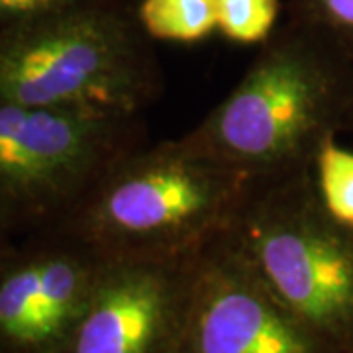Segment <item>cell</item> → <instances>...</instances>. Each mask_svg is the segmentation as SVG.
Masks as SVG:
<instances>
[{"label":"cell","mask_w":353,"mask_h":353,"mask_svg":"<svg viewBox=\"0 0 353 353\" xmlns=\"http://www.w3.org/2000/svg\"><path fill=\"white\" fill-rule=\"evenodd\" d=\"M352 61L328 39L289 20L185 136L252 179L312 169L322 145L347 126Z\"/></svg>","instance_id":"cell-1"},{"label":"cell","mask_w":353,"mask_h":353,"mask_svg":"<svg viewBox=\"0 0 353 353\" xmlns=\"http://www.w3.org/2000/svg\"><path fill=\"white\" fill-rule=\"evenodd\" d=\"M163 71L130 0H71L0 26V99L141 116Z\"/></svg>","instance_id":"cell-2"},{"label":"cell","mask_w":353,"mask_h":353,"mask_svg":"<svg viewBox=\"0 0 353 353\" xmlns=\"http://www.w3.org/2000/svg\"><path fill=\"white\" fill-rule=\"evenodd\" d=\"M252 176L176 139L116 159L63 228L106 255H183L230 230Z\"/></svg>","instance_id":"cell-3"},{"label":"cell","mask_w":353,"mask_h":353,"mask_svg":"<svg viewBox=\"0 0 353 353\" xmlns=\"http://www.w3.org/2000/svg\"><path fill=\"white\" fill-rule=\"evenodd\" d=\"M228 234L292 314L353 353V226L324 206L314 167L253 179Z\"/></svg>","instance_id":"cell-4"},{"label":"cell","mask_w":353,"mask_h":353,"mask_svg":"<svg viewBox=\"0 0 353 353\" xmlns=\"http://www.w3.org/2000/svg\"><path fill=\"white\" fill-rule=\"evenodd\" d=\"M145 141L143 114L0 99V222L16 238L63 226L108 167Z\"/></svg>","instance_id":"cell-5"},{"label":"cell","mask_w":353,"mask_h":353,"mask_svg":"<svg viewBox=\"0 0 353 353\" xmlns=\"http://www.w3.org/2000/svg\"><path fill=\"white\" fill-rule=\"evenodd\" d=\"M106 259L63 226L18 238L0 265V353H63Z\"/></svg>","instance_id":"cell-6"},{"label":"cell","mask_w":353,"mask_h":353,"mask_svg":"<svg viewBox=\"0 0 353 353\" xmlns=\"http://www.w3.org/2000/svg\"><path fill=\"white\" fill-rule=\"evenodd\" d=\"M199 252L108 255L63 353H179Z\"/></svg>","instance_id":"cell-7"},{"label":"cell","mask_w":353,"mask_h":353,"mask_svg":"<svg viewBox=\"0 0 353 353\" xmlns=\"http://www.w3.org/2000/svg\"><path fill=\"white\" fill-rule=\"evenodd\" d=\"M179 353H338L299 320L224 232L199 253Z\"/></svg>","instance_id":"cell-8"},{"label":"cell","mask_w":353,"mask_h":353,"mask_svg":"<svg viewBox=\"0 0 353 353\" xmlns=\"http://www.w3.org/2000/svg\"><path fill=\"white\" fill-rule=\"evenodd\" d=\"M136 10L153 41L196 43L218 30L216 0H139Z\"/></svg>","instance_id":"cell-9"},{"label":"cell","mask_w":353,"mask_h":353,"mask_svg":"<svg viewBox=\"0 0 353 353\" xmlns=\"http://www.w3.org/2000/svg\"><path fill=\"white\" fill-rule=\"evenodd\" d=\"M314 179L320 199L336 220L353 226V152L330 138L318 152Z\"/></svg>","instance_id":"cell-10"},{"label":"cell","mask_w":353,"mask_h":353,"mask_svg":"<svg viewBox=\"0 0 353 353\" xmlns=\"http://www.w3.org/2000/svg\"><path fill=\"white\" fill-rule=\"evenodd\" d=\"M218 32L234 43H263L277 30L279 0H216Z\"/></svg>","instance_id":"cell-11"},{"label":"cell","mask_w":353,"mask_h":353,"mask_svg":"<svg viewBox=\"0 0 353 353\" xmlns=\"http://www.w3.org/2000/svg\"><path fill=\"white\" fill-rule=\"evenodd\" d=\"M290 20L310 28L353 59V0H292Z\"/></svg>","instance_id":"cell-12"},{"label":"cell","mask_w":353,"mask_h":353,"mask_svg":"<svg viewBox=\"0 0 353 353\" xmlns=\"http://www.w3.org/2000/svg\"><path fill=\"white\" fill-rule=\"evenodd\" d=\"M71 0H0V26L20 20L30 14L43 12Z\"/></svg>","instance_id":"cell-13"},{"label":"cell","mask_w":353,"mask_h":353,"mask_svg":"<svg viewBox=\"0 0 353 353\" xmlns=\"http://www.w3.org/2000/svg\"><path fill=\"white\" fill-rule=\"evenodd\" d=\"M16 241H18V238L0 222V265H2V261H4L6 257H8V253L12 252Z\"/></svg>","instance_id":"cell-14"},{"label":"cell","mask_w":353,"mask_h":353,"mask_svg":"<svg viewBox=\"0 0 353 353\" xmlns=\"http://www.w3.org/2000/svg\"><path fill=\"white\" fill-rule=\"evenodd\" d=\"M347 126L353 128V92H352V106H350V118H347Z\"/></svg>","instance_id":"cell-15"}]
</instances>
